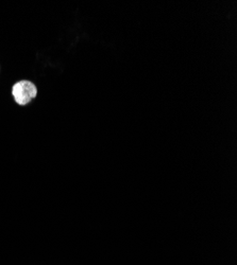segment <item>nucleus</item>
I'll use <instances>...</instances> for the list:
<instances>
[{"mask_svg": "<svg viewBox=\"0 0 237 265\" xmlns=\"http://www.w3.org/2000/svg\"><path fill=\"white\" fill-rule=\"evenodd\" d=\"M37 93L36 85L30 80H20L16 82L11 89V95L14 102L21 107L35 100Z\"/></svg>", "mask_w": 237, "mask_h": 265, "instance_id": "nucleus-1", "label": "nucleus"}]
</instances>
